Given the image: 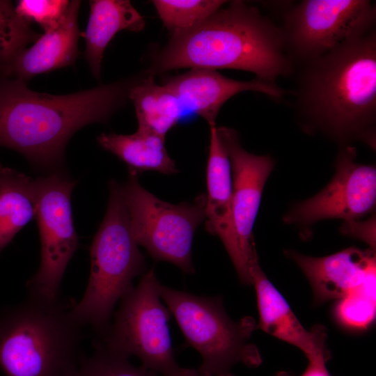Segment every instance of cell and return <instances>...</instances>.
I'll return each mask as SVG.
<instances>
[{
  "mask_svg": "<svg viewBox=\"0 0 376 376\" xmlns=\"http://www.w3.org/2000/svg\"><path fill=\"white\" fill-rule=\"evenodd\" d=\"M299 68L291 94L297 120L347 145L375 143L376 29Z\"/></svg>",
  "mask_w": 376,
  "mask_h": 376,
  "instance_id": "cell-1",
  "label": "cell"
},
{
  "mask_svg": "<svg viewBox=\"0 0 376 376\" xmlns=\"http://www.w3.org/2000/svg\"><path fill=\"white\" fill-rule=\"evenodd\" d=\"M141 78L56 95L31 91L23 80L0 75V146L17 151L38 169L61 171L72 135L84 126L107 121Z\"/></svg>",
  "mask_w": 376,
  "mask_h": 376,
  "instance_id": "cell-2",
  "label": "cell"
},
{
  "mask_svg": "<svg viewBox=\"0 0 376 376\" xmlns=\"http://www.w3.org/2000/svg\"><path fill=\"white\" fill-rule=\"evenodd\" d=\"M183 68L244 70L274 83L295 71L279 25L242 1H233L197 26L173 33L147 74Z\"/></svg>",
  "mask_w": 376,
  "mask_h": 376,
  "instance_id": "cell-3",
  "label": "cell"
},
{
  "mask_svg": "<svg viewBox=\"0 0 376 376\" xmlns=\"http://www.w3.org/2000/svg\"><path fill=\"white\" fill-rule=\"evenodd\" d=\"M74 301L29 295L0 313V370L5 376H77L83 327Z\"/></svg>",
  "mask_w": 376,
  "mask_h": 376,
  "instance_id": "cell-4",
  "label": "cell"
},
{
  "mask_svg": "<svg viewBox=\"0 0 376 376\" xmlns=\"http://www.w3.org/2000/svg\"><path fill=\"white\" fill-rule=\"evenodd\" d=\"M106 214L90 246L91 271L81 299L74 303L72 317L101 337L112 320L114 306L133 288V280L146 272L145 258L130 227L122 186L109 182Z\"/></svg>",
  "mask_w": 376,
  "mask_h": 376,
  "instance_id": "cell-5",
  "label": "cell"
},
{
  "mask_svg": "<svg viewBox=\"0 0 376 376\" xmlns=\"http://www.w3.org/2000/svg\"><path fill=\"white\" fill-rule=\"evenodd\" d=\"M159 295L179 326L185 343L202 357L198 376H235L242 363L256 368L262 363L257 346L249 342L256 323L251 316L233 320L221 297H203L157 285Z\"/></svg>",
  "mask_w": 376,
  "mask_h": 376,
  "instance_id": "cell-6",
  "label": "cell"
},
{
  "mask_svg": "<svg viewBox=\"0 0 376 376\" xmlns=\"http://www.w3.org/2000/svg\"><path fill=\"white\" fill-rule=\"evenodd\" d=\"M158 283L153 269L146 272L95 340L110 350L139 357L141 366L162 376H198L197 369L177 362L169 327L172 315L162 302Z\"/></svg>",
  "mask_w": 376,
  "mask_h": 376,
  "instance_id": "cell-7",
  "label": "cell"
},
{
  "mask_svg": "<svg viewBox=\"0 0 376 376\" xmlns=\"http://www.w3.org/2000/svg\"><path fill=\"white\" fill-rule=\"evenodd\" d=\"M375 24L376 6L369 0H303L285 8L279 26L296 70L368 33Z\"/></svg>",
  "mask_w": 376,
  "mask_h": 376,
  "instance_id": "cell-8",
  "label": "cell"
},
{
  "mask_svg": "<svg viewBox=\"0 0 376 376\" xmlns=\"http://www.w3.org/2000/svg\"><path fill=\"white\" fill-rule=\"evenodd\" d=\"M122 189L138 245L156 261L169 262L185 273H194L191 246L197 227L205 221V194L191 203H169L142 187L133 173Z\"/></svg>",
  "mask_w": 376,
  "mask_h": 376,
  "instance_id": "cell-9",
  "label": "cell"
},
{
  "mask_svg": "<svg viewBox=\"0 0 376 376\" xmlns=\"http://www.w3.org/2000/svg\"><path fill=\"white\" fill-rule=\"evenodd\" d=\"M40 263L27 281L28 295L45 301L59 299L61 281L79 246L74 227L70 197L77 181L62 171L34 179Z\"/></svg>",
  "mask_w": 376,
  "mask_h": 376,
  "instance_id": "cell-10",
  "label": "cell"
},
{
  "mask_svg": "<svg viewBox=\"0 0 376 376\" xmlns=\"http://www.w3.org/2000/svg\"><path fill=\"white\" fill-rule=\"evenodd\" d=\"M356 151L345 146L336 158V171L318 194L297 204L285 216L288 224L310 225L326 219L356 220L375 205L376 169L355 162Z\"/></svg>",
  "mask_w": 376,
  "mask_h": 376,
  "instance_id": "cell-11",
  "label": "cell"
},
{
  "mask_svg": "<svg viewBox=\"0 0 376 376\" xmlns=\"http://www.w3.org/2000/svg\"><path fill=\"white\" fill-rule=\"evenodd\" d=\"M217 130L230 162L233 219L240 248L251 269L257 256L253 228L274 160L269 155H256L244 150L235 130L219 127Z\"/></svg>",
  "mask_w": 376,
  "mask_h": 376,
  "instance_id": "cell-12",
  "label": "cell"
},
{
  "mask_svg": "<svg viewBox=\"0 0 376 376\" xmlns=\"http://www.w3.org/2000/svg\"><path fill=\"white\" fill-rule=\"evenodd\" d=\"M210 127L205 205L206 229L221 240L240 282L253 285L251 267L241 252L234 224L230 162L219 137L216 125Z\"/></svg>",
  "mask_w": 376,
  "mask_h": 376,
  "instance_id": "cell-13",
  "label": "cell"
},
{
  "mask_svg": "<svg viewBox=\"0 0 376 376\" xmlns=\"http://www.w3.org/2000/svg\"><path fill=\"white\" fill-rule=\"evenodd\" d=\"M164 85L176 95L183 109L201 116L210 126L216 125L221 107L237 94L245 91L258 92L279 100L289 93L274 82L256 77L247 81L236 80L217 70L204 68H191L168 79Z\"/></svg>",
  "mask_w": 376,
  "mask_h": 376,
  "instance_id": "cell-14",
  "label": "cell"
},
{
  "mask_svg": "<svg viewBox=\"0 0 376 376\" xmlns=\"http://www.w3.org/2000/svg\"><path fill=\"white\" fill-rule=\"evenodd\" d=\"M285 254L298 265L308 279L314 305L338 300L375 279L376 256L373 249L350 247L319 258L294 251H288Z\"/></svg>",
  "mask_w": 376,
  "mask_h": 376,
  "instance_id": "cell-15",
  "label": "cell"
},
{
  "mask_svg": "<svg viewBox=\"0 0 376 376\" xmlns=\"http://www.w3.org/2000/svg\"><path fill=\"white\" fill-rule=\"evenodd\" d=\"M251 275L259 314L256 328L297 347L308 359L319 357L330 359L326 328L316 324L308 331L304 327L285 298L261 269L257 256L252 263Z\"/></svg>",
  "mask_w": 376,
  "mask_h": 376,
  "instance_id": "cell-16",
  "label": "cell"
},
{
  "mask_svg": "<svg viewBox=\"0 0 376 376\" xmlns=\"http://www.w3.org/2000/svg\"><path fill=\"white\" fill-rule=\"evenodd\" d=\"M80 1H70L59 25L45 31L29 48L19 51L0 70V75L26 82L45 72L72 65L79 55L81 35L77 17Z\"/></svg>",
  "mask_w": 376,
  "mask_h": 376,
  "instance_id": "cell-17",
  "label": "cell"
},
{
  "mask_svg": "<svg viewBox=\"0 0 376 376\" xmlns=\"http://www.w3.org/2000/svg\"><path fill=\"white\" fill-rule=\"evenodd\" d=\"M90 14L86 30L85 57L93 75L100 79L104 50L119 31H140L145 26L141 14L128 0H93L89 1Z\"/></svg>",
  "mask_w": 376,
  "mask_h": 376,
  "instance_id": "cell-18",
  "label": "cell"
},
{
  "mask_svg": "<svg viewBox=\"0 0 376 376\" xmlns=\"http://www.w3.org/2000/svg\"><path fill=\"white\" fill-rule=\"evenodd\" d=\"M97 141L125 162L130 173L138 175L143 171H157L172 174L178 171L167 152L165 138L152 132L137 129L127 135L102 133Z\"/></svg>",
  "mask_w": 376,
  "mask_h": 376,
  "instance_id": "cell-19",
  "label": "cell"
},
{
  "mask_svg": "<svg viewBox=\"0 0 376 376\" xmlns=\"http://www.w3.org/2000/svg\"><path fill=\"white\" fill-rule=\"evenodd\" d=\"M36 202L34 179L3 167L0 173V253L35 219Z\"/></svg>",
  "mask_w": 376,
  "mask_h": 376,
  "instance_id": "cell-20",
  "label": "cell"
},
{
  "mask_svg": "<svg viewBox=\"0 0 376 376\" xmlns=\"http://www.w3.org/2000/svg\"><path fill=\"white\" fill-rule=\"evenodd\" d=\"M128 99L134 104L138 129L163 138L178 122L183 108L176 95L153 76L143 75L130 89Z\"/></svg>",
  "mask_w": 376,
  "mask_h": 376,
  "instance_id": "cell-21",
  "label": "cell"
},
{
  "mask_svg": "<svg viewBox=\"0 0 376 376\" xmlns=\"http://www.w3.org/2000/svg\"><path fill=\"white\" fill-rule=\"evenodd\" d=\"M221 0H155L164 26L171 33L189 30L203 22L225 3Z\"/></svg>",
  "mask_w": 376,
  "mask_h": 376,
  "instance_id": "cell-22",
  "label": "cell"
},
{
  "mask_svg": "<svg viewBox=\"0 0 376 376\" xmlns=\"http://www.w3.org/2000/svg\"><path fill=\"white\" fill-rule=\"evenodd\" d=\"M375 279L336 300L333 315L343 328L350 331L368 329L375 318Z\"/></svg>",
  "mask_w": 376,
  "mask_h": 376,
  "instance_id": "cell-23",
  "label": "cell"
},
{
  "mask_svg": "<svg viewBox=\"0 0 376 376\" xmlns=\"http://www.w3.org/2000/svg\"><path fill=\"white\" fill-rule=\"evenodd\" d=\"M40 36L17 15L11 1L0 0V70L19 51Z\"/></svg>",
  "mask_w": 376,
  "mask_h": 376,
  "instance_id": "cell-24",
  "label": "cell"
},
{
  "mask_svg": "<svg viewBox=\"0 0 376 376\" xmlns=\"http://www.w3.org/2000/svg\"><path fill=\"white\" fill-rule=\"evenodd\" d=\"M94 352L84 356L77 376H157L143 366H133L129 357L110 350L95 340Z\"/></svg>",
  "mask_w": 376,
  "mask_h": 376,
  "instance_id": "cell-25",
  "label": "cell"
},
{
  "mask_svg": "<svg viewBox=\"0 0 376 376\" xmlns=\"http://www.w3.org/2000/svg\"><path fill=\"white\" fill-rule=\"evenodd\" d=\"M67 0H20L15 6L17 15L29 24H38L44 31L56 28L67 11Z\"/></svg>",
  "mask_w": 376,
  "mask_h": 376,
  "instance_id": "cell-26",
  "label": "cell"
},
{
  "mask_svg": "<svg viewBox=\"0 0 376 376\" xmlns=\"http://www.w3.org/2000/svg\"><path fill=\"white\" fill-rule=\"evenodd\" d=\"M342 233L359 238L366 242L375 250V220L372 218L366 221L352 220L345 221L341 227Z\"/></svg>",
  "mask_w": 376,
  "mask_h": 376,
  "instance_id": "cell-27",
  "label": "cell"
},
{
  "mask_svg": "<svg viewBox=\"0 0 376 376\" xmlns=\"http://www.w3.org/2000/svg\"><path fill=\"white\" fill-rule=\"evenodd\" d=\"M308 364L302 374L299 376H331L326 364L329 359L325 357H317L308 359ZM274 376H297L293 375L289 372L279 371Z\"/></svg>",
  "mask_w": 376,
  "mask_h": 376,
  "instance_id": "cell-28",
  "label": "cell"
},
{
  "mask_svg": "<svg viewBox=\"0 0 376 376\" xmlns=\"http://www.w3.org/2000/svg\"><path fill=\"white\" fill-rule=\"evenodd\" d=\"M3 167V166H2L1 164H0V173H1V169H2Z\"/></svg>",
  "mask_w": 376,
  "mask_h": 376,
  "instance_id": "cell-29",
  "label": "cell"
}]
</instances>
